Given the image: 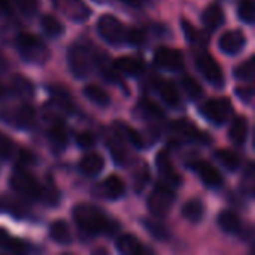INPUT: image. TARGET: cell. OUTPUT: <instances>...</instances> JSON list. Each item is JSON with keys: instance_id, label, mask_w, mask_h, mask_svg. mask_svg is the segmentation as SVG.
<instances>
[{"instance_id": "obj_20", "label": "cell", "mask_w": 255, "mask_h": 255, "mask_svg": "<svg viewBox=\"0 0 255 255\" xmlns=\"http://www.w3.org/2000/svg\"><path fill=\"white\" fill-rule=\"evenodd\" d=\"M117 250L124 255H139L143 253L142 244L133 235H121L117 239Z\"/></svg>"}, {"instance_id": "obj_8", "label": "cell", "mask_w": 255, "mask_h": 255, "mask_svg": "<svg viewBox=\"0 0 255 255\" xmlns=\"http://www.w3.org/2000/svg\"><path fill=\"white\" fill-rule=\"evenodd\" d=\"M196 67L211 85L217 88H221L224 85V72L218 61L209 52H200L196 57Z\"/></svg>"}, {"instance_id": "obj_23", "label": "cell", "mask_w": 255, "mask_h": 255, "mask_svg": "<svg viewBox=\"0 0 255 255\" xmlns=\"http://www.w3.org/2000/svg\"><path fill=\"white\" fill-rule=\"evenodd\" d=\"M218 226L229 235H236L242 229L239 217L232 211H223L218 215Z\"/></svg>"}, {"instance_id": "obj_37", "label": "cell", "mask_w": 255, "mask_h": 255, "mask_svg": "<svg viewBox=\"0 0 255 255\" xmlns=\"http://www.w3.org/2000/svg\"><path fill=\"white\" fill-rule=\"evenodd\" d=\"M120 130H121V133L124 134V137H126L134 148H137V149H142V148H143V139H142V136H140L136 130H133L131 127H128V126H126V124H121V126H120Z\"/></svg>"}, {"instance_id": "obj_11", "label": "cell", "mask_w": 255, "mask_h": 255, "mask_svg": "<svg viewBox=\"0 0 255 255\" xmlns=\"http://www.w3.org/2000/svg\"><path fill=\"white\" fill-rule=\"evenodd\" d=\"M60 12L75 22H84L91 15V9L82 0H54Z\"/></svg>"}, {"instance_id": "obj_38", "label": "cell", "mask_w": 255, "mask_h": 255, "mask_svg": "<svg viewBox=\"0 0 255 255\" xmlns=\"http://www.w3.org/2000/svg\"><path fill=\"white\" fill-rule=\"evenodd\" d=\"M39 200H42V202L46 203V205L54 206V205H57L58 200H60V193L57 191V188H55L54 185H46V187L42 185V193H40Z\"/></svg>"}, {"instance_id": "obj_43", "label": "cell", "mask_w": 255, "mask_h": 255, "mask_svg": "<svg viewBox=\"0 0 255 255\" xmlns=\"http://www.w3.org/2000/svg\"><path fill=\"white\" fill-rule=\"evenodd\" d=\"M13 3L25 15H33L37 10V0H13Z\"/></svg>"}, {"instance_id": "obj_34", "label": "cell", "mask_w": 255, "mask_h": 255, "mask_svg": "<svg viewBox=\"0 0 255 255\" xmlns=\"http://www.w3.org/2000/svg\"><path fill=\"white\" fill-rule=\"evenodd\" d=\"M16 146L15 142L3 131H0V158L9 160L16 155Z\"/></svg>"}, {"instance_id": "obj_33", "label": "cell", "mask_w": 255, "mask_h": 255, "mask_svg": "<svg viewBox=\"0 0 255 255\" xmlns=\"http://www.w3.org/2000/svg\"><path fill=\"white\" fill-rule=\"evenodd\" d=\"M235 76L241 81H248L251 82L255 76V64L254 58H248L247 61L241 63L236 69H235Z\"/></svg>"}, {"instance_id": "obj_24", "label": "cell", "mask_w": 255, "mask_h": 255, "mask_svg": "<svg viewBox=\"0 0 255 255\" xmlns=\"http://www.w3.org/2000/svg\"><path fill=\"white\" fill-rule=\"evenodd\" d=\"M49 236L58 244V245H69L72 242V233H70V229L69 226L61 221V220H57L51 224L49 227Z\"/></svg>"}, {"instance_id": "obj_39", "label": "cell", "mask_w": 255, "mask_h": 255, "mask_svg": "<svg viewBox=\"0 0 255 255\" xmlns=\"http://www.w3.org/2000/svg\"><path fill=\"white\" fill-rule=\"evenodd\" d=\"M143 40H145V34L139 28H130V30L127 28L126 30V42L127 43H130L133 46H139L143 43Z\"/></svg>"}, {"instance_id": "obj_32", "label": "cell", "mask_w": 255, "mask_h": 255, "mask_svg": "<svg viewBox=\"0 0 255 255\" xmlns=\"http://www.w3.org/2000/svg\"><path fill=\"white\" fill-rule=\"evenodd\" d=\"M238 15L247 24H254L255 3L254 0H241L238 4Z\"/></svg>"}, {"instance_id": "obj_26", "label": "cell", "mask_w": 255, "mask_h": 255, "mask_svg": "<svg viewBox=\"0 0 255 255\" xmlns=\"http://www.w3.org/2000/svg\"><path fill=\"white\" fill-rule=\"evenodd\" d=\"M40 24H42L43 31L51 37H58L64 31V27H63L61 21L57 16L51 15V13H45L42 16V19H40Z\"/></svg>"}, {"instance_id": "obj_49", "label": "cell", "mask_w": 255, "mask_h": 255, "mask_svg": "<svg viewBox=\"0 0 255 255\" xmlns=\"http://www.w3.org/2000/svg\"><path fill=\"white\" fill-rule=\"evenodd\" d=\"M121 1H123V3H127V4H130V6H140L143 0H121Z\"/></svg>"}, {"instance_id": "obj_14", "label": "cell", "mask_w": 255, "mask_h": 255, "mask_svg": "<svg viewBox=\"0 0 255 255\" xmlns=\"http://www.w3.org/2000/svg\"><path fill=\"white\" fill-rule=\"evenodd\" d=\"M194 170L197 172L199 178L208 188H220L224 182L221 173L217 167H214L211 163L206 161H197L194 164Z\"/></svg>"}, {"instance_id": "obj_17", "label": "cell", "mask_w": 255, "mask_h": 255, "mask_svg": "<svg viewBox=\"0 0 255 255\" xmlns=\"http://www.w3.org/2000/svg\"><path fill=\"white\" fill-rule=\"evenodd\" d=\"M114 67L117 72L127 76H139L143 72L142 61L134 57H120L114 61Z\"/></svg>"}, {"instance_id": "obj_18", "label": "cell", "mask_w": 255, "mask_h": 255, "mask_svg": "<svg viewBox=\"0 0 255 255\" xmlns=\"http://www.w3.org/2000/svg\"><path fill=\"white\" fill-rule=\"evenodd\" d=\"M48 139L55 149H64L67 145V139H69L66 126L58 120L54 121L48 128Z\"/></svg>"}, {"instance_id": "obj_36", "label": "cell", "mask_w": 255, "mask_h": 255, "mask_svg": "<svg viewBox=\"0 0 255 255\" xmlns=\"http://www.w3.org/2000/svg\"><path fill=\"white\" fill-rule=\"evenodd\" d=\"M254 184H255V173H254V164L248 163L247 170L244 172V178H242V190L248 197H253L254 194Z\"/></svg>"}, {"instance_id": "obj_7", "label": "cell", "mask_w": 255, "mask_h": 255, "mask_svg": "<svg viewBox=\"0 0 255 255\" xmlns=\"http://www.w3.org/2000/svg\"><path fill=\"white\" fill-rule=\"evenodd\" d=\"M173 203H175V193L166 184L155 185L148 197V208L154 217H164L170 211Z\"/></svg>"}, {"instance_id": "obj_46", "label": "cell", "mask_w": 255, "mask_h": 255, "mask_svg": "<svg viewBox=\"0 0 255 255\" xmlns=\"http://www.w3.org/2000/svg\"><path fill=\"white\" fill-rule=\"evenodd\" d=\"M236 94L238 97L245 102V103H251L253 97H254V88L253 87H238L236 88Z\"/></svg>"}, {"instance_id": "obj_1", "label": "cell", "mask_w": 255, "mask_h": 255, "mask_svg": "<svg viewBox=\"0 0 255 255\" xmlns=\"http://www.w3.org/2000/svg\"><path fill=\"white\" fill-rule=\"evenodd\" d=\"M73 220L78 229L87 236H112L120 224L93 205L81 203L73 208Z\"/></svg>"}, {"instance_id": "obj_44", "label": "cell", "mask_w": 255, "mask_h": 255, "mask_svg": "<svg viewBox=\"0 0 255 255\" xmlns=\"http://www.w3.org/2000/svg\"><path fill=\"white\" fill-rule=\"evenodd\" d=\"M76 142L81 148L87 149V148H93L94 143H96V139H94V134L93 133H88V131H82L78 134L76 137Z\"/></svg>"}, {"instance_id": "obj_42", "label": "cell", "mask_w": 255, "mask_h": 255, "mask_svg": "<svg viewBox=\"0 0 255 255\" xmlns=\"http://www.w3.org/2000/svg\"><path fill=\"white\" fill-rule=\"evenodd\" d=\"M4 250H6V251H10V253H15V254H22V253H27V251H28V247H27V244L22 242V241L9 238L7 244L4 245Z\"/></svg>"}, {"instance_id": "obj_6", "label": "cell", "mask_w": 255, "mask_h": 255, "mask_svg": "<svg viewBox=\"0 0 255 255\" xmlns=\"http://www.w3.org/2000/svg\"><path fill=\"white\" fill-rule=\"evenodd\" d=\"M10 187L13 191H16L18 194H22L25 197L30 199H37L40 197L42 193V185L39 184V181L30 173L27 172L24 167H16L13 170V173L10 175Z\"/></svg>"}, {"instance_id": "obj_2", "label": "cell", "mask_w": 255, "mask_h": 255, "mask_svg": "<svg viewBox=\"0 0 255 255\" xmlns=\"http://www.w3.org/2000/svg\"><path fill=\"white\" fill-rule=\"evenodd\" d=\"M19 55L33 64H45L49 60V49L46 43L31 33H21L16 37Z\"/></svg>"}, {"instance_id": "obj_28", "label": "cell", "mask_w": 255, "mask_h": 255, "mask_svg": "<svg viewBox=\"0 0 255 255\" xmlns=\"http://www.w3.org/2000/svg\"><path fill=\"white\" fill-rule=\"evenodd\" d=\"M173 130L176 131V134H179V136H182L184 139H188V140H196V139H202V137H205L206 134H202V136H199L200 133H199V130L190 123V121H184V120H179V121H176L175 124H173ZM206 139V137H205Z\"/></svg>"}, {"instance_id": "obj_22", "label": "cell", "mask_w": 255, "mask_h": 255, "mask_svg": "<svg viewBox=\"0 0 255 255\" xmlns=\"http://www.w3.org/2000/svg\"><path fill=\"white\" fill-rule=\"evenodd\" d=\"M182 215L190 221V223H200L205 217V205L199 199H191L188 200L184 208H182Z\"/></svg>"}, {"instance_id": "obj_5", "label": "cell", "mask_w": 255, "mask_h": 255, "mask_svg": "<svg viewBox=\"0 0 255 255\" xmlns=\"http://www.w3.org/2000/svg\"><path fill=\"white\" fill-rule=\"evenodd\" d=\"M200 114L215 126H223L233 117V105L229 99H211L200 106Z\"/></svg>"}, {"instance_id": "obj_31", "label": "cell", "mask_w": 255, "mask_h": 255, "mask_svg": "<svg viewBox=\"0 0 255 255\" xmlns=\"http://www.w3.org/2000/svg\"><path fill=\"white\" fill-rule=\"evenodd\" d=\"M182 30H184V34L187 37V40L190 43H196V45H205L206 43V37L203 36L202 31H199L190 21L187 19H182Z\"/></svg>"}, {"instance_id": "obj_25", "label": "cell", "mask_w": 255, "mask_h": 255, "mask_svg": "<svg viewBox=\"0 0 255 255\" xmlns=\"http://www.w3.org/2000/svg\"><path fill=\"white\" fill-rule=\"evenodd\" d=\"M214 157L220 164H223L230 172H235L241 167V157L232 149H218L215 151Z\"/></svg>"}, {"instance_id": "obj_29", "label": "cell", "mask_w": 255, "mask_h": 255, "mask_svg": "<svg viewBox=\"0 0 255 255\" xmlns=\"http://www.w3.org/2000/svg\"><path fill=\"white\" fill-rule=\"evenodd\" d=\"M160 96L161 99L169 105V106H178L181 103V96H179V91L178 88L172 84V82H161L160 84Z\"/></svg>"}, {"instance_id": "obj_13", "label": "cell", "mask_w": 255, "mask_h": 255, "mask_svg": "<svg viewBox=\"0 0 255 255\" xmlns=\"http://www.w3.org/2000/svg\"><path fill=\"white\" fill-rule=\"evenodd\" d=\"M155 164H157L158 173L163 178V181H164L166 185H169V187H172V185L173 187H178L181 184V176L176 172V169L173 167L172 160H170V157H169V154L166 151H160L157 154Z\"/></svg>"}, {"instance_id": "obj_21", "label": "cell", "mask_w": 255, "mask_h": 255, "mask_svg": "<svg viewBox=\"0 0 255 255\" xmlns=\"http://www.w3.org/2000/svg\"><path fill=\"white\" fill-rule=\"evenodd\" d=\"M84 96L94 105L97 106H109L111 103V97L108 94V91L105 88H102L100 85H96V84H90L84 88Z\"/></svg>"}, {"instance_id": "obj_45", "label": "cell", "mask_w": 255, "mask_h": 255, "mask_svg": "<svg viewBox=\"0 0 255 255\" xmlns=\"http://www.w3.org/2000/svg\"><path fill=\"white\" fill-rule=\"evenodd\" d=\"M16 157H18V161L21 166L27 167L30 164H34L36 163V157L30 152V151H25V149H19L16 151Z\"/></svg>"}, {"instance_id": "obj_30", "label": "cell", "mask_w": 255, "mask_h": 255, "mask_svg": "<svg viewBox=\"0 0 255 255\" xmlns=\"http://www.w3.org/2000/svg\"><path fill=\"white\" fill-rule=\"evenodd\" d=\"M34 118H36V114H34V109L30 106V105H24L21 106L19 109H16L15 112V123L16 126L19 127H31L33 123H34Z\"/></svg>"}, {"instance_id": "obj_27", "label": "cell", "mask_w": 255, "mask_h": 255, "mask_svg": "<svg viewBox=\"0 0 255 255\" xmlns=\"http://www.w3.org/2000/svg\"><path fill=\"white\" fill-rule=\"evenodd\" d=\"M142 224L149 232V235L158 241H166L170 238V232H169L167 226L164 223H161L160 220H143Z\"/></svg>"}, {"instance_id": "obj_16", "label": "cell", "mask_w": 255, "mask_h": 255, "mask_svg": "<svg viewBox=\"0 0 255 255\" xmlns=\"http://www.w3.org/2000/svg\"><path fill=\"white\" fill-rule=\"evenodd\" d=\"M202 22L206 30L215 31L224 24V10L220 4H209L202 13Z\"/></svg>"}, {"instance_id": "obj_47", "label": "cell", "mask_w": 255, "mask_h": 255, "mask_svg": "<svg viewBox=\"0 0 255 255\" xmlns=\"http://www.w3.org/2000/svg\"><path fill=\"white\" fill-rule=\"evenodd\" d=\"M9 233L4 230V229H0V248L1 250H4V245L7 244V241H9Z\"/></svg>"}, {"instance_id": "obj_3", "label": "cell", "mask_w": 255, "mask_h": 255, "mask_svg": "<svg viewBox=\"0 0 255 255\" xmlns=\"http://www.w3.org/2000/svg\"><path fill=\"white\" fill-rule=\"evenodd\" d=\"M67 63L72 75L75 78L82 79L90 75L94 64V58L85 46L75 43L67 51Z\"/></svg>"}, {"instance_id": "obj_12", "label": "cell", "mask_w": 255, "mask_h": 255, "mask_svg": "<svg viewBox=\"0 0 255 255\" xmlns=\"http://www.w3.org/2000/svg\"><path fill=\"white\" fill-rule=\"evenodd\" d=\"M247 45V37L241 30L226 31L218 42L220 49L227 55H238Z\"/></svg>"}, {"instance_id": "obj_35", "label": "cell", "mask_w": 255, "mask_h": 255, "mask_svg": "<svg viewBox=\"0 0 255 255\" xmlns=\"http://www.w3.org/2000/svg\"><path fill=\"white\" fill-rule=\"evenodd\" d=\"M181 85H182L184 91L187 93V96L191 97L193 100H197V99L202 96V87H200V84H199L194 78H191V76H184V78L181 79Z\"/></svg>"}, {"instance_id": "obj_15", "label": "cell", "mask_w": 255, "mask_h": 255, "mask_svg": "<svg viewBox=\"0 0 255 255\" xmlns=\"http://www.w3.org/2000/svg\"><path fill=\"white\" fill-rule=\"evenodd\" d=\"M79 172L84 175V176H88V178H93V176H97L103 167H105V160L100 154L97 152H90L87 154L85 157H82V160L79 161Z\"/></svg>"}, {"instance_id": "obj_9", "label": "cell", "mask_w": 255, "mask_h": 255, "mask_svg": "<svg viewBox=\"0 0 255 255\" xmlns=\"http://www.w3.org/2000/svg\"><path fill=\"white\" fill-rule=\"evenodd\" d=\"M154 61L158 67H161L167 72H181L185 66L184 55L178 49L169 48V46L158 48L155 51Z\"/></svg>"}, {"instance_id": "obj_10", "label": "cell", "mask_w": 255, "mask_h": 255, "mask_svg": "<svg viewBox=\"0 0 255 255\" xmlns=\"http://www.w3.org/2000/svg\"><path fill=\"white\" fill-rule=\"evenodd\" d=\"M93 193L96 197H102L106 200H118L126 193V184L120 176L112 175V176L106 178L105 181H102L100 184H97L94 187Z\"/></svg>"}, {"instance_id": "obj_19", "label": "cell", "mask_w": 255, "mask_h": 255, "mask_svg": "<svg viewBox=\"0 0 255 255\" xmlns=\"http://www.w3.org/2000/svg\"><path fill=\"white\" fill-rule=\"evenodd\" d=\"M247 136H248V120L245 117H236L230 126V131H229L230 140L239 146L247 142Z\"/></svg>"}, {"instance_id": "obj_48", "label": "cell", "mask_w": 255, "mask_h": 255, "mask_svg": "<svg viewBox=\"0 0 255 255\" xmlns=\"http://www.w3.org/2000/svg\"><path fill=\"white\" fill-rule=\"evenodd\" d=\"M10 9V1L9 0H0V13H6Z\"/></svg>"}, {"instance_id": "obj_40", "label": "cell", "mask_w": 255, "mask_h": 255, "mask_svg": "<svg viewBox=\"0 0 255 255\" xmlns=\"http://www.w3.org/2000/svg\"><path fill=\"white\" fill-rule=\"evenodd\" d=\"M13 90L16 94H21V96H28L31 94V84L28 81H25L24 78L21 76H16L13 79Z\"/></svg>"}, {"instance_id": "obj_41", "label": "cell", "mask_w": 255, "mask_h": 255, "mask_svg": "<svg viewBox=\"0 0 255 255\" xmlns=\"http://www.w3.org/2000/svg\"><path fill=\"white\" fill-rule=\"evenodd\" d=\"M142 109H143V112H145L148 117H151V118H161V117H163L161 109H160L154 102H151V100H148V99H143V100H142Z\"/></svg>"}, {"instance_id": "obj_4", "label": "cell", "mask_w": 255, "mask_h": 255, "mask_svg": "<svg viewBox=\"0 0 255 255\" xmlns=\"http://www.w3.org/2000/svg\"><path fill=\"white\" fill-rule=\"evenodd\" d=\"M126 27L124 24L111 13L102 15L97 21V31L102 36V39L109 45H121L126 42Z\"/></svg>"}]
</instances>
